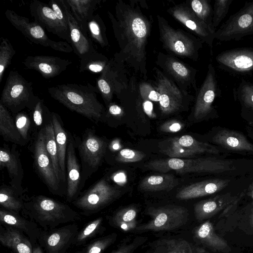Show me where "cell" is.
Instances as JSON below:
<instances>
[{"mask_svg": "<svg viewBox=\"0 0 253 253\" xmlns=\"http://www.w3.org/2000/svg\"><path fill=\"white\" fill-rule=\"evenodd\" d=\"M136 1L119 0L115 15L108 12L120 51L114 55L117 63H126L146 77V45L151 24Z\"/></svg>", "mask_w": 253, "mask_h": 253, "instance_id": "obj_1", "label": "cell"}, {"mask_svg": "<svg viewBox=\"0 0 253 253\" xmlns=\"http://www.w3.org/2000/svg\"><path fill=\"white\" fill-rule=\"evenodd\" d=\"M47 90L54 99L92 122H98L104 118L105 108L97 98L98 90L89 83L58 84Z\"/></svg>", "mask_w": 253, "mask_h": 253, "instance_id": "obj_2", "label": "cell"}, {"mask_svg": "<svg viewBox=\"0 0 253 253\" xmlns=\"http://www.w3.org/2000/svg\"><path fill=\"white\" fill-rule=\"evenodd\" d=\"M22 212L44 230L75 222L80 214L69 205L43 196H33L23 201Z\"/></svg>", "mask_w": 253, "mask_h": 253, "instance_id": "obj_3", "label": "cell"}, {"mask_svg": "<svg viewBox=\"0 0 253 253\" xmlns=\"http://www.w3.org/2000/svg\"><path fill=\"white\" fill-rule=\"evenodd\" d=\"M146 167L154 170L167 172L170 170L180 173H204L226 174L237 172V161L216 158L195 159L169 158L152 161Z\"/></svg>", "mask_w": 253, "mask_h": 253, "instance_id": "obj_4", "label": "cell"}, {"mask_svg": "<svg viewBox=\"0 0 253 253\" xmlns=\"http://www.w3.org/2000/svg\"><path fill=\"white\" fill-rule=\"evenodd\" d=\"M160 40L171 55L197 61L204 43L201 39L182 30L174 29L161 16H157Z\"/></svg>", "mask_w": 253, "mask_h": 253, "instance_id": "obj_5", "label": "cell"}, {"mask_svg": "<svg viewBox=\"0 0 253 253\" xmlns=\"http://www.w3.org/2000/svg\"><path fill=\"white\" fill-rule=\"evenodd\" d=\"M40 98L33 92L32 83L15 71H10L2 89L0 103L14 114L25 108L32 110Z\"/></svg>", "mask_w": 253, "mask_h": 253, "instance_id": "obj_6", "label": "cell"}, {"mask_svg": "<svg viewBox=\"0 0 253 253\" xmlns=\"http://www.w3.org/2000/svg\"><path fill=\"white\" fill-rule=\"evenodd\" d=\"M74 140L81 158L82 169L81 184H83L99 168L106 152L107 143L90 129L85 130L82 139L76 137Z\"/></svg>", "mask_w": 253, "mask_h": 253, "instance_id": "obj_7", "label": "cell"}, {"mask_svg": "<svg viewBox=\"0 0 253 253\" xmlns=\"http://www.w3.org/2000/svg\"><path fill=\"white\" fill-rule=\"evenodd\" d=\"M147 213L151 220L137 226V231L172 230L185 225L189 217L186 208L176 205L151 208L148 210Z\"/></svg>", "mask_w": 253, "mask_h": 253, "instance_id": "obj_8", "label": "cell"}, {"mask_svg": "<svg viewBox=\"0 0 253 253\" xmlns=\"http://www.w3.org/2000/svg\"><path fill=\"white\" fill-rule=\"evenodd\" d=\"M4 14L11 24L33 42L58 51L70 53L73 51L67 42H56L50 39L37 22H31L26 17L10 9H7Z\"/></svg>", "mask_w": 253, "mask_h": 253, "instance_id": "obj_9", "label": "cell"}, {"mask_svg": "<svg viewBox=\"0 0 253 253\" xmlns=\"http://www.w3.org/2000/svg\"><path fill=\"white\" fill-rule=\"evenodd\" d=\"M120 193L119 190L103 178L81 196L75 199L72 203L83 215L89 216L96 213L114 201Z\"/></svg>", "mask_w": 253, "mask_h": 253, "instance_id": "obj_10", "label": "cell"}, {"mask_svg": "<svg viewBox=\"0 0 253 253\" xmlns=\"http://www.w3.org/2000/svg\"><path fill=\"white\" fill-rule=\"evenodd\" d=\"M252 35H253V1H247L216 30L215 39L220 42L239 41Z\"/></svg>", "mask_w": 253, "mask_h": 253, "instance_id": "obj_11", "label": "cell"}, {"mask_svg": "<svg viewBox=\"0 0 253 253\" xmlns=\"http://www.w3.org/2000/svg\"><path fill=\"white\" fill-rule=\"evenodd\" d=\"M196 93L194 118L200 120L217 116L213 103L215 99L221 95V90L216 77L215 68L211 63L209 64L206 78Z\"/></svg>", "mask_w": 253, "mask_h": 253, "instance_id": "obj_12", "label": "cell"}, {"mask_svg": "<svg viewBox=\"0 0 253 253\" xmlns=\"http://www.w3.org/2000/svg\"><path fill=\"white\" fill-rule=\"evenodd\" d=\"M161 151L170 158H181L208 153L218 154L216 146L199 141L192 136L184 135L168 139L161 144Z\"/></svg>", "mask_w": 253, "mask_h": 253, "instance_id": "obj_13", "label": "cell"}, {"mask_svg": "<svg viewBox=\"0 0 253 253\" xmlns=\"http://www.w3.org/2000/svg\"><path fill=\"white\" fill-rule=\"evenodd\" d=\"M157 64L181 90L187 92L188 89L192 87L196 92L198 91L196 69L186 66L171 55L162 52L158 55Z\"/></svg>", "mask_w": 253, "mask_h": 253, "instance_id": "obj_14", "label": "cell"}, {"mask_svg": "<svg viewBox=\"0 0 253 253\" xmlns=\"http://www.w3.org/2000/svg\"><path fill=\"white\" fill-rule=\"evenodd\" d=\"M79 231V226L75 223L50 230H43L38 243L45 253H66L73 245Z\"/></svg>", "mask_w": 253, "mask_h": 253, "instance_id": "obj_15", "label": "cell"}, {"mask_svg": "<svg viewBox=\"0 0 253 253\" xmlns=\"http://www.w3.org/2000/svg\"><path fill=\"white\" fill-rule=\"evenodd\" d=\"M219 68L232 74L253 75V47H244L223 51L216 55Z\"/></svg>", "mask_w": 253, "mask_h": 253, "instance_id": "obj_16", "label": "cell"}, {"mask_svg": "<svg viewBox=\"0 0 253 253\" xmlns=\"http://www.w3.org/2000/svg\"><path fill=\"white\" fill-rule=\"evenodd\" d=\"M156 89L160 95L159 104L162 113L169 115L179 110L188 92L181 90L165 74L156 69Z\"/></svg>", "mask_w": 253, "mask_h": 253, "instance_id": "obj_17", "label": "cell"}, {"mask_svg": "<svg viewBox=\"0 0 253 253\" xmlns=\"http://www.w3.org/2000/svg\"><path fill=\"white\" fill-rule=\"evenodd\" d=\"M34 161L37 169L47 188L54 194L60 195V184L45 147L44 128L38 133L34 146Z\"/></svg>", "mask_w": 253, "mask_h": 253, "instance_id": "obj_18", "label": "cell"}, {"mask_svg": "<svg viewBox=\"0 0 253 253\" xmlns=\"http://www.w3.org/2000/svg\"><path fill=\"white\" fill-rule=\"evenodd\" d=\"M168 12L175 19L191 31L196 37L207 44L211 48V53L212 52L216 31L211 29L198 18L190 6L185 4L176 5L170 8Z\"/></svg>", "mask_w": 253, "mask_h": 253, "instance_id": "obj_19", "label": "cell"}, {"mask_svg": "<svg viewBox=\"0 0 253 253\" xmlns=\"http://www.w3.org/2000/svg\"><path fill=\"white\" fill-rule=\"evenodd\" d=\"M29 9L34 21L43 28L71 44L69 29L65 27L57 17L52 9L44 2L38 0L32 1Z\"/></svg>", "mask_w": 253, "mask_h": 253, "instance_id": "obj_20", "label": "cell"}, {"mask_svg": "<svg viewBox=\"0 0 253 253\" xmlns=\"http://www.w3.org/2000/svg\"><path fill=\"white\" fill-rule=\"evenodd\" d=\"M244 194L245 191L237 196L227 193L201 201L194 205L195 217L201 221L211 217L222 210L226 212L236 205Z\"/></svg>", "mask_w": 253, "mask_h": 253, "instance_id": "obj_21", "label": "cell"}, {"mask_svg": "<svg viewBox=\"0 0 253 253\" xmlns=\"http://www.w3.org/2000/svg\"><path fill=\"white\" fill-rule=\"evenodd\" d=\"M72 63L68 59L44 55L28 56L23 61V64L27 68L37 71L47 79L59 75Z\"/></svg>", "mask_w": 253, "mask_h": 253, "instance_id": "obj_22", "label": "cell"}, {"mask_svg": "<svg viewBox=\"0 0 253 253\" xmlns=\"http://www.w3.org/2000/svg\"><path fill=\"white\" fill-rule=\"evenodd\" d=\"M0 167L6 169L10 179L11 187L19 195L24 191L22 180L24 175L19 154L14 148L10 149L3 146L0 151Z\"/></svg>", "mask_w": 253, "mask_h": 253, "instance_id": "obj_23", "label": "cell"}, {"mask_svg": "<svg viewBox=\"0 0 253 253\" xmlns=\"http://www.w3.org/2000/svg\"><path fill=\"white\" fill-rule=\"evenodd\" d=\"M69 27L71 46L74 53L81 59L84 55L95 51L91 41L81 30L65 0H61Z\"/></svg>", "mask_w": 253, "mask_h": 253, "instance_id": "obj_24", "label": "cell"}, {"mask_svg": "<svg viewBox=\"0 0 253 253\" xmlns=\"http://www.w3.org/2000/svg\"><path fill=\"white\" fill-rule=\"evenodd\" d=\"M66 152L67 191L66 199L73 202L79 191L81 184L80 168L76 157L75 142L69 134Z\"/></svg>", "mask_w": 253, "mask_h": 253, "instance_id": "obj_25", "label": "cell"}, {"mask_svg": "<svg viewBox=\"0 0 253 253\" xmlns=\"http://www.w3.org/2000/svg\"><path fill=\"white\" fill-rule=\"evenodd\" d=\"M228 179L214 178L196 182L179 190L176 195L179 200H189L215 193L225 188Z\"/></svg>", "mask_w": 253, "mask_h": 253, "instance_id": "obj_26", "label": "cell"}, {"mask_svg": "<svg viewBox=\"0 0 253 253\" xmlns=\"http://www.w3.org/2000/svg\"><path fill=\"white\" fill-rule=\"evenodd\" d=\"M212 142L229 151L253 153V144L235 130L221 128L212 137Z\"/></svg>", "mask_w": 253, "mask_h": 253, "instance_id": "obj_27", "label": "cell"}, {"mask_svg": "<svg viewBox=\"0 0 253 253\" xmlns=\"http://www.w3.org/2000/svg\"><path fill=\"white\" fill-rule=\"evenodd\" d=\"M0 221L3 226L11 227L22 231L29 238L33 246L37 244L42 230L35 222L27 220L19 213L4 209L0 210Z\"/></svg>", "mask_w": 253, "mask_h": 253, "instance_id": "obj_28", "label": "cell"}, {"mask_svg": "<svg viewBox=\"0 0 253 253\" xmlns=\"http://www.w3.org/2000/svg\"><path fill=\"white\" fill-rule=\"evenodd\" d=\"M0 242L14 253H33V246L30 240L24 233L14 228L1 225Z\"/></svg>", "mask_w": 253, "mask_h": 253, "instance_id": "obj_29", "label": "cell"}, {"mask_svg": "<svg viewBox=\"0 0 253 253\" xmlns=\"http://www.w3.org/2000/svg\"><path fill=\"white\" fill-rule=\"evenodd\" d=\"M84 34L87 37L88 22L100 0H65Z\"/></svg>", "mask_w": 253, "mask_h": 253, "instance_id": "obj_30", "label": "cell"}, {"mask_svg": "<svg viewBox=\"0 0 253 253\" xmlns=\"http://www.w3.org/2000/svg\"><path fill=\"white\" fill-rule=\"evenodd\" d=\"M194 236L201 243L213 250L223 253L231 250L226 241L215 233L213 225L209 220L195 228Z\"/></svg>", "mask_w": 253, "mask_h": 253, "instance_id": "obj_31", "label": "cell"}, {"mask_svg": "<svg viewBox=\"0 0 253 253\" xmlns=\"http://www.w3.org/2000/svg\"><path fill=\"white\" fill-rule=\"evenodd\" d=\"M51 121L57 147L62 182H65L66 180L65 161L69 135L61 124L60 117L54 112H51Z\"/></svg>", "mask_w": 253, "mask_h": 253, "instance_id": "obj_32", "label": "cell"}, {"mask_svg": "<svg viewBox=\"0 0 253 253\" xmlns=\"http://www.w3.org/2000/svg\"><path fill=\"white\" fill-rule=\"evenodd\" d=\"M0 133L3 139L15 144L24 145L22 138L8 110L0 103Z\"/></svg>", "mask_w": 253, "mask_h": 253, "instance_id": "obj_33", "label": "cell"}, {"mask_svg": "<svg viewBox=\"0 0 253 253\" xmlns=\"http://www.w3.org/2000/svg\"><path fill=\"white\" fill-rule=\"evenodd\" d=\"M178 184V180L172 174H154L143 178L138 187L145 192L169 191Z\"/></svg>", "mask_w": 253, "mask_h": 253, "instance_id": "obj_34", "label": "cell"}, {"mask_svg": "<svg viewBox=\"0 0 253 253\" xmlns=\"http://www.w3.org/2000/svg\"><path fill=\"white\" fill-rule=\"evenodd\" d=\"M117 74L114 70L112 63L105 70L96 81L97 88L108 105L111 102L113 94L116 90Z\"/></svg>", "mask_w": 253, "mask_h": 253, "instance_id": "obj_35", "label": "cell"}, {"mask_svg": "<svg viewBox=\"0 0 253 253\" xmlns=\"http://www.w3.org/2000/svg\"><path fill=\"white\" fill-rule=\"evenodd\" d=\"M137 210L134 206L122 209L110 218L111 224L125 231L135 229L137 227Z\"/></svg>", "mask_w": 253, "mask_h": 253, "instance_id": "obj_36", "label": "cell"}, {"mask_svg": "<svg viewBox=\"0 0 253 253\" xmlns=\"http://www.w3.org/2000/svg\"><path fill=\"white\" fill-rule=\"evenodd\" d=\"M107 58L96 51L89 53L80 59V72L87 71L102 73L109 66Z\"/></svg>", "mask_w": 253, "mask_h": 253, "instance_id": "obj_37", "label": "cell"}, {"mask_svg": "<svg viewBox=\"0 0 253 253\" xmlns=\"http://www.w3.org/2000/svg\"><path fill=\"white\" fill-rule=\"evenodd\" d=\"M44 129L46 149L52 161L57 179L61 183L62 181V174L59 166L57 147L51 119L49 123L45 126Z\"/></svg>", "mask_w": 253, "mask_h": 253, "instance_id": "obj_38", "label": "cell"}, {"mask_svg": "<svg viewBox=\"0 0 253 253\" xmlns=\"http://www.w3.org/2000/svg\"><path fill=\"white\" fill-rule=\"evenodd\" d=\"M12 187L3 185L0 190V204L4 209L19 213L23 208V201Z\"/></svg>", "mask_w": 253, "mask_h": 253, "instance_id": "obj_39", "label": "cell"}, {"mask_svg": "<svg viewBox=\"0 0 253 253\" xmlns=\"http://www.w3.org/2000/svg\"><path fill=\"white\" fill-rule=\"evenodd\" d=\"M233 93L242 107L253 110V82L242 79L233 88Z\"/></svg>", "mask_w": 253, "mask_h": 253, "instance_id": "obj_40", "label": "cell"}, {"mask_svg": "<svg viewBox=\"0 0 253 253\" xmlns=\"http://www.w3.org/2000/svg\"><path fill=\"white\" fill-rule=\"evenodd\" d=\"M156 249L161 253H193L189 243L183 239L161 240Z\"/></svg>", "mask_w": 253, "mask_h": 253, "instance_id": "obj_41", "label": "cell"}, {"mask_svg": "<svg viewBox=\"0 0 253 253\" xmlns=\"http://www.w3.org/2000/svg\"><path fill=\"white\" fill-rule=\"evenodd\" d=\"M88 32L92 39L102 47L107 46L109 43L106 35L105 24L98 14L94 15L88 22Z\"/></svg>", "mask_w": 253, "mask_h": 253, "instance_id": "obj_42", "label": "cell"}, {"mask_svg": "<svg viewBox=\"0 0 253 253\" xmlns=\"http://www.w3.org/2000/svg\"><path fill=\"white\" fill-rule=\"evenodd\" d=\"M190 6L196 16L205 22L211 29L216 31L212 24L213 9L208 0H193Z\"/></svg>", "mask_w": 253, "mask_h": 253, "instance_id": "obj_43", "label": "cell"}, {"mask_svg": "<svg viewBox=\"0 0 253 253\" xmlns=\"http://www.w3.org/2000/svg\"><path fill=\"white\" fill-rule=\"evenodd\" d=\"M102 217H98L89 222L80 230L75 239L73 246H81L95 236L101 230L103 222Z\"/></svg>", "mask_w": 253, "mask_h": 253, "instance_id": "obj_44", "label": "cell"}, {"mask_svg": "<svg viewBox=\"0 0 253 253\" xmlns=\"http://www.w3.org/2000/svg\"><path fill=\"white\" fill-rule=\"evenodd\" d=\"M117 238V234L113 233L96 239L75 253H102L115 242Z\"/></svg>", "mask_w": 253, "mask_h": 253, "instance_id": "obj_45", "label": "cell"}, {"mask_svg": "<svg viewBox=\"0 0 253 253\" xmlns=\"http://www.w3.org/2000/svg\"><path fill=\"white\" fill-rule=\"evenodd\" d=\"M16 53L12 44L8 39L0 38V83H1L5 69L10 64L13 57Z\"/></svg>", "mask_w": 253, "mask_h": 253, "instance_id": "obj_46", "label": "cell"}, {"mask_svg": "<svg viewBox=\"0 0 253 253\" xmlns=\"http://www.w3.org/2000/svg\"><path fill=\"white\" fill-rule=\"evenodd\" d=\"M233 0H216L213 8L212 24L215 30L226 17Z\"/></svg>", "mask_w": 253, "mask_h": 253, "instance_id": "obj_47", "label": "cell"}, {"mask_svg": "<svg viewBox=\"0 0 253 253\" xmlns=\"http://www.w3.org/2000/svg\"><path fill=\"white\" fill-rule=\"evenodd\" d=\"M16 127L22 138L27 142L29 140L31 121L28 115L23 112L16 114L15 120Z\"/></svg>", "mask_w": 253, "mask_h": 253, "instance_id": "obj_48", "label": "cell"}, {"mask_svg": "<svg viewBox=\"0 0 253 253\" xmlns=\"http://www.w3.org/2000/svg\"><path fill=\"white\" fill-rule=\"evenodd\" d=\"M145 157L142 152L125 148L122 149L116 157V160L121 163L136 162L142 160Z\"/></svg>", "mask_w": 253, "mask_h": 253, "instance_id": "obj_49", "label": "cell"}, {"mask_svg": "<svg viewBox=\"0 0 253 253\" xmlns=\"http://www.w3.org/2000/svg\"><path fill=\"white\" fill-rule=\"evenodd\" d=\"M32 111L34 122L37 126H41L43 123L44 116L50 113L44 105L43 100L41 98L39 99Z\"/></svg>", "mask_w": 253, "mask_h": 253, "instance_id": "obj_50", "label": "cell"}, {"mask_svg": "<svg viewBox=\"0 0 253 253\" xmlns=\"http://www.w3.org/2000/svg\"><path fill=\"white\" fill-rule=\"evenodd\" d=\"M145 242V238L144 237H138L134 239L131 243L122 245L117 250L111 253H133L138 247Z\"/></svg>", "mask_w": 253, "mask_h": 253, "instance_id": "obj_51", "label": "cell"}, {"mask_svg": "<svg viewBox=\"0 0 253 253\" xmlns=\"http://www.w3.org/2000/svg\"><path fill=\"white\" fill-rule=\"evenodd\" d=\"M184 127L183 124L177 120H171L163 124L160 127L161 131L164 132H176L181 130Z\"/></svg>", "mask_w": 253, "mask_h": 253, "instance_id": "obj_52", "label": "cell"}, {"mask_svg": "<svg viewBox=\"0 0 253 253\" xmlns=\"http://www.w3.org/2000/svg\"><path fill=\"white\" fill-rule=\"evenodd\" d=\"M108 113L113 117H121L123 114L122 108L116 104L108 105Z\"/></svg>", "mask_w": 253, "mask_h": 253, "instance_id": "obj_53", "label": "cell"}, {"mask_svg": "<svg viewBox=\"0 0 253 253\" xmlns=\"http://www.w3.org/2000/svg\"><path fill=\"white\" fill-rule=\"evenodd\" d=\"M147 97L150 100L159 102L160 95L156 89H152L148 94Z\"/></svg>", "mask_w": 253, "mask_h": 253, "instance_id": "obj_54", "label": "cell"}, {"mask_svg": "<svg viewBox=\"0 0 253 253\" xmlns=\"http://www.w3.org/2000/svg\"><path fill=\"white\" fill-rule=\"evenodd\" d=\"M144 108L145 112L149 115L152 114V111L153 110V105L152 103L149 100H146L144 103Z\"/></svg>", "mask_w": 253, "mask_h": 253, "instance_id": "obj_55", "label": "cell"}, {"mask_svg": "<svg viewBox=\"0 0 253 253\" xmlns=\"http://www.w3.org/2000/svg\"><path fill=\"white\" fill-rule=\"evenodd\" d=\"M242 112L247 114V115L249 116L250 117H251L253 118L250 123L253 125V110L247 109L242 107Z\"/></svg>", "mask_w": 253, "mask_h": 253, "instance_id": "obj_56", "label": "cell"}, {"mask_svg": "<svg viewBox=\"0 0 253 253\" xmlns=\"http://www.w3.org/2000/svg\"><path fill=\"white\" fill-rule=\"evenodd\" d=\"M33 253H43L42 248L39 244H36L33 246Z\"/></svg>", "mask_w": 253, "mask_h": 253, "instance_id": "obj_57", "label": "cell"}, {"mask_svg": "<svg viewBox=\"0 0 253 253\" xmlns=\"http://www.w3.org/2000/svg\"><path fill=\"white\" fill-rule=\"evenodd\" d=\"M249 190H250V195L251 197L252 198L253 201V185H251L249 187Z\"/></svg>", "mask_w": 253, "mask_h": 253, "instance_id": "obj_58", "label": "cell"}, {"mask_svg": "<svg viewBox=\"0 0 253 253\" xmlns=\"http://www.w3.org/2000/svg\"><path fill=\"white\" fill-rule=\"evenodd\" d=\"M250 223L253 227V208L251 210V213L250 215Z\"/></svg>", "mask_w": 253, "mask_h": 253, "instance_id": "obj_59", "label": "cell"}, {"mask_svg": "<svg viewBox=\"0 0 253 253\" xmlns=\"http://www.w3.org/2000/svg\"><path fill=\"white\" fill-rule=\"evenodd\" d=\"M151 253H161L157 249L155 250L154 252Z\"/></svg>", "mask_w": 253, "mask_h": 253, "instance_id": "obj_60", "label": "cell"}, {"mask_svg": "<svg viewBox=\"0 0 253 253\" xmlns=\"http://www.w3.org/2000/svg\"><path fill=\"white\" fill-rule=\"evenodd\" d=\"M251 185H253V182H252V183H251Z\"/></svg>", "mask_w": 253, "mask_h": 253, "instance_id": "obj_61", "label": "cell"}, {"mask_svg": "<svg viewBox=\"0 0 253 253\" xmlns=\"http://www.w3.org/2000/svg\"></svg>", "mask_w": 253, "mask_h": 253, "instance_id": "obj_62", "label": "cell"}]
</instances>
